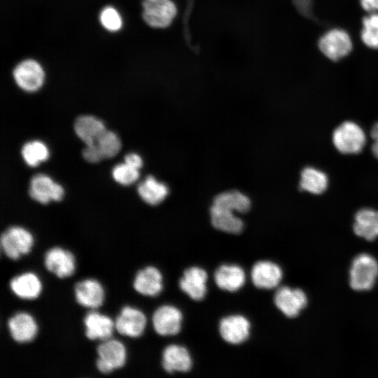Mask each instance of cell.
Returning <instances> with one entry per match:
<instances>
[{"mask_svg": "<svg viewBox=\"0 0 378 378\" xmlns=\"http://www.w3.org/2000/svg\"><path fill=\"white\" fill-rule=\"evenodd\" d=\"M378 277V262L370 254L361 253L353 260L349 270V284L357 291L370 290Z\"/></svg>", "mask_w": 378, "mask_h": 378, "instance_id": "6da1fadb", "label": "cell"}, {"mask_svg": "<svg viewBox=\"0 0 378 378\" xmlns=\"http://www.w3.org/2000/svg\"><path fill=\"white\" fill-rule=\"evenodd\" d=\"M332 143L343 154H357L364 148L366 136L363 130L356 122L344 121L332 132Z\"/></svg>", "mask_w": 378, "mask_h": 378, "instance_id": "7a4b0ae2", "label": "cell"}, {"mask_svg": "<svg viewBox=\"0 0 378 378\" xmlns=\"http://www.w3.org/2000/svg\"><path fill=\"white\" fill-rule=\"evenodd\" d=\"M33 244L32 234L22 227H10L1 236V249L12 260H17L22 255L27 254Z\"/></svg>", "mask_w": 378, "mask_h": 378, "instance_id": "3957f363", "label": "cell"}, {"mask_svg": "<svg viewBox=\"0 0 378 378\" xmlns=\"http://www.w3.org/2000/svg\"><path fill=\"white\" fill-rule=\"evenodd\" d=\"M98 358L96 365L98 370L108 374L122 368L126 362V349L124 344L116 340L108 339L103 341L97 349Z\"/></svg>", "mask_w": 378, "mask_h": 378, "instance_id": "277c9868", "label": "cell"}, {"mask_svg": "<svg viewBox=\"0 0 378 378\" xmlns=\"http://www.w3.org/2000/svg\"><path fill=\"white\" fill-rule=\"evenodd\" d=\"M142 6L144 21L155 28L168 27L177 12L175 4L171 0H143Z\"/></svg>", "mask_w": 378, "mask_h": 378, "instance_id": "5b68a950", "label": "cell"}, {"mask_svg": "<svg viewBox=\"0 0 378 378\" xmlns=\"http://www.w3.org/2000/svg\"><path fill=\"white\" fill-rule=\"evenodd\" d=\"M318 46L326 57L337 61L350 53L352 50V41L346 31L333 29L321 37Z\"/></svg>", "mask_w": 378, "mask_h": 378, "instance_id": "8992f818", "label": "cell"}, {"mask_svg": "<svg viewBox=\"0 0 378 378\" xmlns=\"http://www.w3.org/2000/svg\"><path fill=\"white\" fill-rule=\"evenodd\" d=\"M274 302L286 316L294 318L307 306L308 299L306 293L300 288L282 286L276 291Z\"/></svg>", "mask_w": 378, "mask_h": 378, "instance_id": "52a82bcc", "label": "cell"}, {"mask_svg": "<svg viewBox=\"0 0 378 378\" xmlns=\"http://www.w3.org/2000/svg\"><path fill=\"white\" fill-rule=\"evenodd\" d=\"M182 320V313L178 308L166 304L155 311L153 326L155 332L161 336L175 335L181 329Z\"/></svg>", "mask_w": 378, "mask_h": 378, "instance_id": "ba28073f", "label": "cell"}, {"mask_svg": "<svg viewBox=\"0 0 378 378\" xmlns=\"http://www.w3.org/2000/svg\"><path fill=\"white\" fill-rule=\"evenodd\" d=\"M251 324L242 315L223 318L219 323V332L224 341L231 344L244 342L250 335Z\"/></svg>", "mask_w": 378, "mask_h": 378, "instance_id": "9c48e42d", "label": "cell"}, {"mask_svg": "<svg viewBox=\"0 0 378 378\" xmlns=\"http://www.w3.org/2000/svg\"><path fill=\"white\" fill-rule=\"evenodd\" d=\"M13 77L20 88L27 92H34L42 86L44 72L36 61L27 59L15 68Z\"/></svg>", "mask_w": 378, "mask_h": 378, "instance_id": "30bf717a", "label": "cell"}, {"mask_svg": "<svg viewBox=\"0 0 378 378\" xmlns=\"http://www.w3.org/2000/svg\"><path fill=\"white\" fill-rule=\"evenodd\" d=\"M29 193L33 200L45 204L51 200H61L64 195V189L48 176L38 174L31 178Z\"/></svg>", "mask_w": 378, "mask_h": 378, "instance_id": "8fae6325", "label": "cell"}, {"mask_svg": "<svg viewBox=\"0 0 378 378\" xmlns=\"http://www.w3.org/2000/svg\"><path fill=\"white\" fill-rule=\"evenodd\" d=\"M146 318L138 309L125 306L116 318L115 328L122 335L139 337L144 332Z\"/></svg>", "mask_w": 378, "mask_h": 378, "instance_id": "7c38bea8", "label": "cell"}, {"mask_svg": "<svg viewBox=\"0 0 378 378\" xmlns=\"http://www.w3.org/2000/svg\"><path fill=\"white\" fill-rule=\"evenodd\" d=\"M206 272L199 267H191L186 269L179 280L181 290L192 300L200 301L206 295Z\"/></svg>", "mask_w": 378, "mask_h": 378, "instance_id": "4fadbf2b", "label": "cell"}, {"mask_svg": "<svg viewBox=\"0 0 378 378\" xmlns=\"http://www.w3.org/2000/svg\"><path fill=\"white\" fill-rule=\"evenodd\" d=\"M44 264L49 272L59 278L71 276L76 269L73 253L60 247L52 248L46 252Z\"/></svg>", "mask_w": 378, "mask_h": 378, "instance_id": "5bb4252c", "label": "cell"}, {"mask_svg": "<svg viewBox=\"0 0 378 378\" xmlns=\"http://www.w3.org/2000/svg\"><path fill=\"white\" fill-rule=\"evenodd\" d=\"M251 277L256 288L272 289L280 284L283 277V271L277 264L272 261L262 260L254 264Z\"/></svg>", "mask_w": 378, "mask_h": 378, "instance_id": "9a60e30c", "label": "cell"}, {"mask_svg": "<svg viewBox=\"0 0 378 378\" xmlns=\"http://www.w3.org/2000/svg\"><path fill=\"white\" fill-rule=\"evenodd\" d=\"M74 293L78 303L88 308H98L102 305L104 300V290L102 286L93 279L78 282L75 286Z\"/></svg>", "mask_w": 378, "mask_h": 378, "instance_id": "2e32d148", "label": "cell"}, {"mask_svg": "<svg viewBox=\"0 0 378 378\" xmlns=\"http://www.w3.org/2000/svg\"><path fill=\"white\" fill-rule=\"evenodd\" d=\"M8 328L12 338L19 343L31 342L38 330L34 318L27 312H18L10 317Z\"/></svg>", "mask_w": 378, "mask_h": 378, "instance_id": "e0dca14e", "label": "cell"}, {"mask_svg": "<svg viewBox=\"0 0 378 378\" xmlns=\"http://www.w3.org/2000/svg\"><path fill=\"white\" fill-rule=\"evenodd\" d=\"M192 365L190 354L182 346L171 344L162 352V367L169 373L187 372Z\"/></svg>", "mask_w": 378, "mask_h": 378, "instance_id": "ac0fdd59", "label": "cell"}, {"mask_svg": "<svg viewBox=\"0 0 378 378\" xmlns=\"http://www.w3.org/2000/svg\"><path fill=\"white\" fill-rule=\"evenodd\" d=\"M133 285L139 293L155 297L162 290V275L155 267L148 266L137 272Z\"/></svg>", "mask_w": 378, "mask_h": 378, "instance_id": "d6986e66", "label": "cell"}, {"mask_svg": "<svg viewBox=\"0 0 378 378\" xmlns=\"http://www.w3.org/2000/svg\"><path fill=\"white\" fill-rule=\"evenodd\" d=\"M214 281L219 288L235 292L244 285L246 274L239 265H222L215 271Z\"/></svg>", "mask_w": 378, "mask_h": 378, "instance_id": "ffe728a7", "label": "cell"}, {"mask_svg": "<svg viewBox=\"0 0 378 378\" xmlns=\"http://www.w3.org/2000/svg\"><path fill=\"white\" fill-rule=\"evenodd\" d=\"M84 324L85 335L92 340L110 339L115 328V323L111 318L96 312H89L85 316Z\"/></svg>", "mask_w": 378, "mask_h": 378, "instance_id": "44dd1931", "label": "cell"}, {"mask_svg": "<svg viewBox=\"0 0 378 378\" xmlns=\"http://www.w3.org/2000/svg\"><path fill=\"white\" fill-rule=\"evenodd\" d=\"M233 211L212 205L210 217L213 226L220 231L230 234H239L244 229L242 220L234 214Z\"/></svg>", "mask_w": 378, "mask_h": 378, "instance_id": "7402d4cb", "label": "cell"}, {"mask_svg": "<svg viewBox=\"0 0 378 378\" xmlns=\"http://www.w3.org/2000/svg\"><path fill=\"white\" fill-rule=\"evenodd\" d=\"M10 288L18 298L33 300L40 295L42 285L34 273L25 272L13 278L10 282Z\"/></svg>", "mask_w": 378, "mask_h": 378, "instance_id": "603a6c76", "label": "cell"}, {"mask_svg": "<svg viewBox=\"0 0 378 378\" xmlns=\"http://www.w3.org/2000/svg\"><path fill=\"white\" fill-rule=\"evenodd\" d=\"M354 233L368 241H372L378 237V211L364 208L355 215Z\"/></svg>", "mask_w": 378, "mask_h": 378, "instance_id": "cb8c5ba5", "label": "cell"}, {"mask_svg": "<svg viewBox=\"0 0 378 378\" xmlns=\"http://www.w3.org/2000/svg\"><path fill=\"white\" fill-rule=\"evenodd\" d=\"M74 130L77 136L87 145L95 143L106 128L99 119L92 115H82L76 120Z\"/></svg>", "mask_w": 378, "mask_h": 378, "instance_id": "d4e9b609", "label": "cell"}, {"mask_svg": "<svg viewBox=\"0 0 378 378\" xmlns=\"http://www.w3.org/2000/svg\"><path fill=\"white\" fill-rule=\"evenodd\" d=\"M137 191L146 203L150 205H158L166 198L169 193V188L153 176H148L139 184Z\"/></svg>", "mask_w": 378, "mask_h": 378, "instance_id": "484cf974", "label": "cell"}, {"mask_svg": "<svg viewBox=\"0 0 378 378\" xmlns=\"http://www.w3.org/2000/svg\"><path fill=\"white\" fill-rule=\"evenodd\" d=\"M328 185L327 175L312 167H307L300 174V188L312 194L319 195L325 192Z\"/></svg>", "mask_w": 378, "mask_h": 378, "instance_id": "4316f807", "label": "cell"}, {"mask_svg": "<svg viewBox=\"0 0 378 378\" xmlns=\"http://www.w3.org/2000/svg\"><path fill=\"white\" fill-rule=\"evenodd\" d=\"M213 204L233 211L246 213L251 208V200L246 195L233 190L216 195Z\"/></svg>", "mask_w": 378, "mask_h": 378, "instance_id": "83f0119b", "label": "cell"}, {"mask_svg": "<svg viewBox=\"0 0 378 378\" xmlns=\"http://www.w3.org/2000/svg\"><path fill=\"white\" fill-rule=\"evenodd\" d=\"M22 156L31 167H36L49 158V150L45 144L40 141L27 142L22 148Z\"/></svg>", "mask_w": 378, "mask_h": 378, "instance_id": "f1b7e54d", "label": "cell"}, {"mask_svg": "<svg viewBox=\"0 0 378 378\" xmlns=\"http://www.w3.org/2000/svg\"><path fill=\"white\" fill-rule=\"evenodd\" d=\"M360 37L368 47L378 48V13H372L363 18Z\"/></svg>", "mask_w": 378, "mask_h": 378, "instance_id": "f546056e", "label": "cell"}, {"mask_svg": "<svg viewBox=\"0 0 378 378\" xmlns=\"http://www.w3.org/2000/svg\"><path fill=\"white\" fill-rule=\"evenodd\" d=\"M95 144L104 158H111L116 155L121 148V142L115 133L105 130Z\"/></svg>", "mask_w": 378, "mask_h": 378, "instance_id": "4dcf8cb0", "label": "cell"}, {"mask_svg": "<svg viewBox=\"0 0 378 378\" xmlns=\"http://www.w3.org/2000/svg\"><path fill=\"white\" fill-rule=\"evenodd\" d=\"M112 176L117 183L128 186L139 178V172L138 169L124 162L118 164L113 168Z\"/></svg>", "mask_w": 378, "mask_h": 378, "instance_id": "1f68e13d", "label": "cell"}, {"mask_svg": "<svg viewBox=\"0 0 378 378\" xmlns=\"http://www.w3.org/2000/svg\"><path fill=\"white\" fill-rule=\"evenodd\" d=\"M100 21L102 24L109 31H117L122 25L118 13L112 7H106L102 10Z\"/></svg>", "mask_w": 378, "mask_h": 378, "instance_id": "d6a6232c", "label": "cell"}, {"mask_svg": "<svg viewBox=\"0 0 378 378\" xmlns=\"http://www.w3.org/2000/svg\"><path fill=\"white\" fill-rule=\"evenodd\" d=\"M83 156L85 160L91 163H96L104 159L95 143L85 145L83 150Z\"/></svg>", "mask_w": 378, "mask_h": 378, "instance_id": "836d02e7", "label": "cell"}, {"mask_svg": "<svg viewBox=\"0 0 378 378\" xmlns=\"http://www.w3.org/2000/svg\"><path fill=\"white\" fill-rule=\"evenodd\" d=\"M125 162L139 169L143 165L141 158L136 153H129L125 156Z\"/></svg>", "mask_w": 378, "mask_h": 378, "instance_id": "e575fe53", "label": "cell"}, {"mask_svg": "<svg viewBox=\"0 0 378 378\" xmlns=\"http://www.w3.org/2000/svg\"><path fill=\"white\" fill-rule=\"evenodd\" d=\"M364 10L368 12L378 11V0H360Z\"/></svg>", "mask_w": 378, "mask_h": 378, "instance_id": "d590c367", "label": "cell"}, {"mask_svg": "<svg viewBox=\"0 0 378 378\" xmlns=\"http://www.w3.org/2000/svg\"><path fill=\"white\" fill-rule=\"evenodd\" d=\"M370 135L374 141L378 140V122L372 127Z\"/></svg>", "mask_w": 378, "mask_h": 378, "instance_id": "8d00e7d4", "label": "cell"}, {"mask_svg": "<svg viewBox=\"0 0 378 378\" xmlns=\"http://www.w3.org/2000/svg\"><path fill=\"white\" fill-rule=\"evenodd\" d=\"M372 152L378 159V140L374 141V143L372 145Z\"/></svg>", "mask_w": 378, "mask_h": 378, "instance_id": "74e56055", "label": "cell"}]
</instances>
